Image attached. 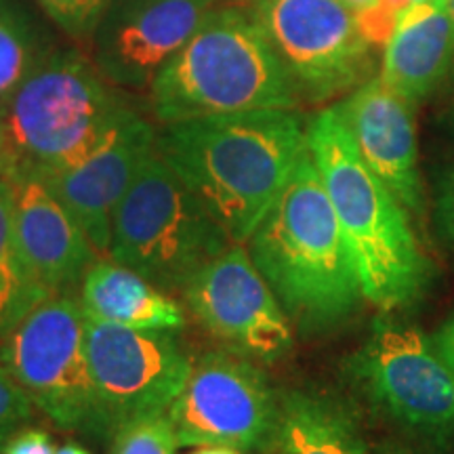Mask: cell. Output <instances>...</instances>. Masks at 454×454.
<instances>
[{
    "label": "cell",
    "mask_w": 454,
    "mask_h": 454,
    "mask_svg": "<svg viewBox=\"0 0 454 454\" xmlns=\"http://www.w3.org/2000/svg\"><path fill=\"white\" fill-rule=\"evenodd\" d=\"M49 297L17 240L11 181L0 177V340Z\"/></svg>",
    "instance_id": "cell-21"
},
{
    "label": "cell",
    "mask_w": 454,
    "mask_h": 454,
    "mask_svg": "<svg viewBox=\"0 0 454 454\" xmlns=\"http://www.w3.org/2000/svg\"><path fill=\"white\" fill-rule=\"evenodd\" d=\"M454 67V17L448 0H425L397 17L383 44L379 78L411 106L429 98Z\"/></svg>",
    "instance_id": "cell-17"
},
{
    "label": "cell",
    "mask_w": 454,
    "mask_h": 454,
    "mask_svg": "<svg viewBox=\"0 0 454 454\" xmlns=\"http://www.w3.org/2000/svg\"><path fill=\"white\" fill-rule=\"evenodd\" d=\"M57 32L34 0H0V106L59 47Z\"/></svg>",
    "instance_id": "cell-20"
},
{
    "label": "cell",
    "mask_w": 454,
    "mask_h": 454,
    "mask_svg": "<svg viewBox=\"0 0 454 454\" xmlns=\"http://www.w3.org/2000/svg\"><path fill=\"white\" fill-rule=\"evenodd\" d=\"M55 442L44 429L24 427L11 435L0 454H55Z\"/></svg>",
    "instance_id": "cell-26"
},
{
    "label": "cell",
    "mask_w": 454,
    "mask_h": 454,
    "mask_svg": "<svg viewBox=\"0 0 454 454\" xmlns=\"http://www.w3.org/2000/svg\"><path fill=\"white\" fill-rule=\"evenodd\" d=\"M168 414L179 446L274 454L280 394L271 387L259 362L217 348L192 364Z\"/></svg>",
    "instance_id": "cell-9"
},
{
    "label": "cell",
    "mask_w": 454,
    "mask_h": 454,
    "mask_svg": "<svg viewBox=\"0 0 454 454\" xmlns=\"http://www.w3.org/2000/svg\"><path fill=\"white\" fill-rule=\"evenodd\" d=\"M55 454H93V452H89L87 448L84 446H81V444H64L61 448H57V452Z\"/></svg>",
    "instance_id": "cell-31"
},
{
    "label": "cell",
    "mask_w": 454,
    "mask_h": 454,
    "mask_svg": "<svg viewBox=\"0 0 454 454\" xmlns=\"http://www.w3.org/2000/svg\"><path fill=\"white\" fill-rule=\"evenodd\" d=\"M308 144L356 261L364 299L385 311L417 303L434 280V265L414 234L411 213L357 152L337 104L309 118Z\"/></svg>",
    "instance_id": "cell-3"
},
{
    "label": "cell",
    "mask_w": 454,
    "mask_h": 454,
    "mask_svg": "<svg viewBox=\"0 0 454 454\" xmlns=\"http://www.w3.org/2000/svg\"><path fill=\"white\" fill-rule=\"evenodd\" d=\"M4 173H7V147H4V127L0 116V177H4Z\"/></svg>",
    "instance_id": "cell-30"
},
{
    "label": "cell",
    "mask_w": 454,
    "mask_h": 454,
    "mask_svg": "<svg viewBox=\"0 0 454 454\" xmlns=\"http://www.w3.org/2000/svg\"><path fill=\"white\" fill-rule=\"evenodd\" d=\"M13 192L15 231L24 257L47 293L74 294L90 265L93 244L64 204L38 177H7Z\"/></svg>",
    "instance_id": "cell-16"
},
{
    "label": "cell",
    "mask_w": 454,
    "mask_h": 454,
    "mask_svg": "<svg viewBox=\"0 0 454 454\" xmlns=\"http://www.w3.org/2000/svg\"><path fill=\"white\" fill-rule=\"evenodd\" d=\"M230 244L223 227L154 152L116 207L107 257L164 293L181 294Z\"/></svg>",
    "instance_id": "cell-6"
},
{
    "label": "cell",
    "mask_w": 454,
    "mask_h": 454,
    "mask_svg": "<svg viewBox=\"0 0 454 454\" xmlns=\"http://www.w3.org/2000/svg\"><path fill=\"white\" fill-rule=\"evenodd\" d=\"M34 411L36 406L32 397L4 371V366H0V450L11 435L32 421Z\"/></svg>",
    "instance_id": "cell-24"
},
{
    "label": "cell",
    "mask_w": 454,
    "mask_h": 454,
    "mask_svg": "<svg viewBox=\"0 0 454 454\" xmlns=\"http://www.w3.org/2000/svg\"><path fill=\"white\" fill-rule=\"evenodd\" d=\"M368 168L412 217H425L412 107L381 78L371 76L337 104Z\"/></svg>",
    "instance_id": "cell-15"
},
{
    "label": "cell",
    "mask_w": 454,
    "mask_h": 454,
    "mask_svg": "<svg viewBox=\"0 0 454 454\" xmlns=\"http://www.w3.org/2000/svg\"><path fill=\"white\" fill-rule=\"evenodd\" d=\"M219 3L223 0H110L82 49L114 87L147 93Z\"/></svg>",
    "instance_id": "cell-13"
},
{
    "label": "cell",
    "mask_w": 454,
    "mask_h": 454,
    "mask_svg": "<svg viewBox=\"0 0 454 454\" xmlns=\"http://www.w3.org/2000/svg\"><path fill=\"white\" fill-rule=\"evenodd\" d=\"M78 303L87 320L137 331H184L185 308L137 271L98 259L84 274Z\"/></svg>",
    "instance_id": "cell-18"
},
{
    "label": "cell",
    "mask_w": 454,
    "mask_h": 454,
    "mask_svg": "<svg viewBox=\"0 0 454 454\" xmlns=\"http://www.w3.org/2000/svg\"><path fill=\"white\" fill-rule=\"evenodd\" d=\"M158 127L133 107L70 167L41 177L81 223L99 257H107L112 219L147 158L156 152Z\"/></svg>",
    "instance_id": "cell-14"
},
{
    "label": "cell",
    "mask_w": 454,
    "mask_h": 454,
    "mask_svg": "<svg viewBox=\"0 0 454 454\" xmlns=\"http://www.w3.org/2000/svg\"><path fill=\"white\" fill-rule=\"evenodd\" d=\"M247 251L299 333L333 331L364 299L349 244L309 152L247 240Z\"/></svg>",
    "instance_id": "cell-2"
},
{
    "label": "cell",
    "mask_w": 454,
    "mask_h": 454,
    "mask_svg": "<svg viewBox=\"0 0 454 454\" xmlns=\"http://www.w3.org/2000/svg\"><path fill=\"white\" fill-rule=\"evenodd\" d=\"M421 3H425V0H400V4H402V9H408V7H414V4H421Z\"/></svg>",
    "instance_id": "cell-32"
},
{
    "label": "cell",
    "mask_w": 454,
    "mask_h": 454,
    "mask_svg": "<svg viewBox=\"0 0 454 454\" xmlns=\"http://www.w3.org/2000/svg\"><path fill=\"white\" fill-rule=\"evenodd\" d=\"M450 122H452V129H454V112H452V121Z\"/></svg>",
    "instance_id": "cell-36"
},
{
    "label": "cell",
    "mask_w": 454,
    "mask_h": 454,
    "mask_svg": "<svg viewBox=\"0 0 454 454\" xmlns=\"http://www.w3.org/2000/svg\"><path fill=\"white\" fill-rule=\"evenodd\" d=\"M379 454H402V452H397V450H385V452H379Z\"/></svg>",
    "instance_id": "cell-33"
},
{
    "label": "cell",
    "mask_w": 454,
    "mask_h": 454,
    "mask_svg": "<svg viewBox=\"0 0 454 454\" xmlns=\"http://www.w3.org/2000/svg\"><path fill=\"white\" fill-rule=\"evenodd\" d=\"M343 3L348 4V7L354 11L356 15H362V13H366V11H371V9L377 7V4L381 3V0H343Z\"/></svg>",
    "instance_id": "cell-28"
},
{
    "label": "cell",
    "mask_w": 454,
    "mask_h": 454,
    "mask_svg": "<svg viewBox=\"0 0 454 454\" xmlns=\"http://www.w3.org/2000/svg\"><path fill=\"white\" fill-rule=\"evenodd\" d=\"M181 297L196 325L219 348L259 364H276L293 351L291 320L244 244H230L204 265Z\"/></svg>",
    "instance_id": "cell-12"
},
{
    "label": "cell",
    "mask_w": 454,
    "mask_h": 454,
    "mask_svg": "<svg viewBox=\"0 0 454 454\" xmlns=\"http://www.w3.org/2000/svg\"><path fill=\"white\" fill-rule=\"evenodd\" d=\"M434 343L454 372V316L448 317L444 325L440 326V331L434 337Z\"/></svg>",
    "instance_id": "cell-27"
},
{
    "label": "cell",
    "mask_w": 454,
    "mask_h": 454,
    "mask_svg": "<svg viewBox=\"0 0 454 454\" xmlns=\"http://www.w3.org/2000/svg\"><path fill=\"white\" fill-rule=\"evenodd\" d=\"M190 454H247V452L234 450V448H225V446H200L198 450Z\"/></svg>",
    "instance_id": "cell-29"
},
{
    "label": "cell",
    "mask_w": 454,
    "mask_h": 454,
    "mask_svg": "<svg viewBox=\"0 0 454 454\" xmlns=\"http://www.w3.org/2000/svg\"><path fill=\"white\" fill-rule=\"evenodd\" d=\"M179 438L168 411L141 414L114 429L110 454H177Z\"/></svg>",
    "instance_id": "cell-22"
},
{
    "label": "cell",
    "mask_w": 454,
    "mask_h": 454,
    "mask_svg": "<svg viewBox=\"0 0 454 454\" xmlns=\"http://www.w3.org/2000/svg\"><path fill=\"white\" fill-rule=\"evenodd\" d=\"M84 349L107 442L130 419L168 411L194 364L175 333L101 325L87 317Z\"/></svg>",
    "instance_id": "cell-11"
},
{
    "label": "cell",
    "mask_w": 454,
    "mask_h": 454,
    "mask_svg": "<svg viewBox=\"0 0 454 454\" xmlns=\"http://www.w3.org/2000/svg\"><path fill=\"white\" fill-rule=\"evenodd\" d=\"M348 377L395 423L434 438L454 434V372L417 326L379 317L349 356Z\"/></svg>",
    "instance_id": "cell-10"
},
{
    "label": "cell",
    "mask_w": 454,
    "mask_h": 454,
    "mask_svg": "<svg viewBox=\"0 0 454 454\" xmlns=\"http://www.w3.org/2000/svg\"><path fill=\"white\" fill-rule=\"evenodd\" d=\"M448 4H450V11H452V17H454V0H448Z\"/></svg>",
    "instance_id": "cell-34"
},
{
    "label": "cell",
    "mask_w": 454,
    "mask_h": 454,
    "mask_svg": "<svg viewBox=\"0 0 454 454\" xmlns=\"http://www.w3.org/2000/svg\"><path fill=\"white\" fill-rule=\"evenodd\" d=\"M59 34L84 47L110 0H34Z\"/></svg>",
    "instance_id": "cell-23"
},
{
    "label": "cell",
    "mask_w": 454,
    "mask_h": 454,
    "mask_svg": "<svg viewBox=\"0 0 454 454\" xmlns=\"http://www.w3.org/2000/svg\"><path fill=\"white\" fill-rule=\"evenodd\" d=\"M0 366L57 429L107 440L84 349V314L74 294L44 299L0 340Z\"/></svg>",
    "instance_id": "cell-7"
},
{
    "label": "cell",
    "mask_w": 454,
    "mask_h": 454,
    "mask_svg": "<svg viewBox=\"0 0 454 454\" xmlns=\"http://www.w3.org/2000/svg\"><path fill=\"white\" fill-rule=\"evenodd\" d=\"M225 3H247V0H225Z\"/></svg>",
    "instance_id": "cell-35"
},
{
    "label": "cell",
    "mask_w": 454,
    "mask_h": 454,
    "mask_svg": "<svg viewBox=\"0 0 454 454\" xmlns=\"http://www.w3.org/2000/svg\"><path fill=\"white\" fill-rule=\"evenodd\" d=\"M435 225L440 236L454 251V162L440 173L435 185Z\"/></svg>",
    "instance_id": "cell-25"
},
{
    "label": "cell",
    "mask_w": 454,
    "mask_h": 454,
    "mask_svg": "<svg viewBox=\"0 0 454 454\" xmlns=\"http://www.w3.org/2000/svg\"><path fill=\"white\" fill-rule=\"evenodd\" d=\"M274 454H371L357 412L343 397L317 389L280 394Z\"/></svg>",
    "instance_id": "cell-19"
},
{
    "label": "cell",
    "mask_w": 454,
    "mask_h": 454,
    "mask_svg": "<svg viewBox=\"0 0 454 454\" xmlns=\"http://www.w3.org/2000/svg\"><path fill=\"white\" fill-rule=\"evenodd\" d=\"M156 152L231 242L247 244L309 152L297 110H254L158 124Z\"/></svg>",
    "instance_id": "cell-1"
},
{
    "label": "cell",
    "mask_w": 454,
    "mask_h": 454,
    "mask_svg": "<svg viewBox=\"0 0 454 454\" xmlns=\"http://www.w3.org/2000/svg\"><path fill=\"white\" fill-rule=\"evenodd\" d=\"M299 95L247 3H219L147 90L158 124L297 110Z\"/></svg>",
    "instance_id": "cell-4"
},
{
    "label": "cell",
    "mask_w": 454,
    "mask_h": 454,
    "mask_svg": "<svg viewBox=\"0 0 454 454\" xmlns=\"http://www.w3.org/2000/svg\"><path fill=\"white\" fill-rule=\"evenodd\" d=\"M133 107V95L114 87L81 44L61 43L0 106L4 177L41 179L70 167Z\"/></svg>",
    "instance_id": "cell-5"
},
{
    "label": "cell",
    "mask_w": 454,
    "mask_h": 454,
    "mask_svg": "<svg viewBox=\"0 0 454 454\" xmlns=\"http://www.w3.org/2000/svg\"><path fill=\"white\" fill-rule=\"evenodd\" d=\"M299 99L325 104L368 81L374 44L343 0H247Z\"/></svg>",
    "instance_id": "cell-8"
}]
</instances>
